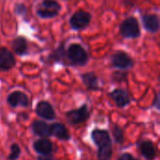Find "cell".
I'll return each instance as SVG.
<instances>
[{"mask_svg":"<svg viewBox=\"0 0 160 160\" xmlns=\"http://www.w3.org/2000/svg\"><path fill=\"white\" fill-rule=\"evenodd\" d=\"M112 134L113 142L117 144H123L125 141V135H124V129L121 128L117 125L112 126Z\"/></svg>","mask_w":160,"mask_h":160,"instance_id":"d6986e66","label":"cell"},{"mask_svg":"<svg viewBox=\"0 0 160 160\" xmlns=\"http://www.w3.org/2000/svg\"><path fill=\"white\" fill-rule=\"evenodd\" d=\"M35 111H36L37 115L44 120L52 121L56 118V113L52 105L47 100L38 101L36 106Z\"/></svg>","mask_w":160,"mask_h":160,"instance_id":"52a82bcc","label":"cell"},{"mask_svg":"<svg viewBox=\"0 0 160 160\" xmlns=\"http://www.w3.org/2000/svg\"><path fill=\"white\" fill-rule=\"evenodd\" d=\"M37 160H57L53 156L52 154V155H49V156H38Z\"/></svg>","mask_w":160,"mask_h":160,"instance_id":"603a6c76","label":"cell"},{"mask_svg":"<svg viewBox=\"0 0 160 160\" xmlns=\"http://www.w3.org/2000/svg\"><path fill=\"white\" fill-rule=\"evenodd\" d=\"M82 80L87 90L89 91H98L100 89L98 83V78L94 72H86L82 75Z\"/></svg>","mask_w":160,"mask_h":160,"instance_id":"e0dca14e","label":"cell"},{"mask_svg":"<svg viewBox=\"0 0 160 160\" xmlns=\"http://www.w3.org/2000/svg\"><path fill=\"white\" fill-rule=\"evenodd\" d=\"M61 7L55 0H43L37 10V14L42 19H50L57 16Z\"/></svg>","mask_w":160,"mask_h":160,"instance_id":"5b68a950","label":"cell"},{"mask_svg":"<svg viewBox=\"0 0 160 160\" xmlns=\"http://www.w3.org/2000/svg\"><path fill=\"white\" fill-rule=\"evenodd\" d=\"M16 64L15 57L12 54V52L5 48L1 47L0 48V70L2 71H7L11 69Z\"/></svg>","mask_w":160,"mask_h":160,"instance_id":"5bb4252c","label":"cell"},{"mask_svg":"<svg viewBox=\"0 0 160 160\" xmlns=\"http://www.w3.org/2000/svg\"><path fill=\"white\" fill-rule=\"evenodd\" d=\"M112 64L114 68L119 69H127L132 68L133 60L132 58L123 51H118L112 56Z\"/></svg>","mask_w":160,"mask_h":160,"instance_id":"9c48e42d","label":"cell"},{"mask_svg":"<svg viewBox=\"0 0 160 160\" xmlns=\"http://www.w3.org/2000/svg\"><path fill=\"white\" fill-rule=\"evenodd\" d=\"M7 103L11 108H16V107L26 108L29 106V98L27 95L22 91H13L8 96Z\"/></svg>","mask_w":160,"mask_h":160,"instance_id":"30bf717a","label":"cell"},{"mask_svg":"<svg viewBox=\"0 0 160 160\" xmlns=\"http://www.w3.org/2000/svg\"><path fill=\"white\" fill-rule=\"evenodd\" d=\"M15 12L19 15H24L26 13V8L24 5L22 4H18L16 5V8H15Z\"/></svg>","mask_w":160,"mask_h":160,"instance_id":"44dd1931","label":"cell"},{"mask_svg":"<svg viewBox=\"0 0 160 160\" xmlns=\"http://www.w3.org/2000/svg\"><path fill=\"white\" fill-rule=\"evenodd\" d=\"M90 111L86 103L82 104L81 107L70 110L66 112V119L68 123L71 126H78L82 125L88 121L90 118Z\"/></svg>","mask_w":160,"mask_h":160,"instance_id":"7a4b0ae2","label":"cell"},{"mask_svg":"<svg viewBox=\"0 0 160 160\" xmlns=\"http://www.w3.org/2000/svg\"><path fill=\"white\" fill-rule=\"evenodd\" d=\"M11 47L15 53L18 55H23L27 51V42L23 37H18L11 42Z\"/></svg>","mask_w":160,"mask_h":160,"instance_id":"ac0fdd59","label":"cell"},{"mask_svg":"<svg viewBox=\"0 0 160 160\" xmlns=\"http://www.w3.org/2000/svg\"><path fill=\"white\" fill-rule=\"evenodd\" d=\"M31 130L38 138L51 137V125L44 120H34L31 124Z\"/></svg>","mask_w":160,"mask_h":160,"instance_id":"4fadbf2b","label":"cell"},{"mask_svg":"<svg viewBox=\"0 0 160 160\" xmlns=\"http://www.w3.org/2000/svg\"><path fill=\"white\" fill-rule=\"evenodd\" d=\"M92 142L97 146L98 160H111L112 157V140L108 129L95 128L90 134Z\"/></svg>","mask_w":160,"mask_h":160,"instance_id":"6da1fadb","label":"cell"},{"mask_svg":"<svg viewBox=\"0 0 160 160\" xmlns=\"http://www.w3.org/2000/svg\"><path fill=\"white\" fill-rule=\"evenodd\" d=\"M137 148L146 160H155L158 153L155 143L150 140H141L137 142Z\"/></svg>","mask_w":160,"mask_h":160,"instance_id":"ba28073f","label":"cell"},{"mask_svg":"<svg viewBox=\"0 0 160 160\" xmlns=\"http://www.w3.org/2000/svg\"><path fill=\"white\" fill-rule=\"evenodd\" d=\"M120 34L125 38H136L141 35L140 24L134 17H128L124 20L120 25Z\"/></svg>","mask_w":160,"mask_h":160,"instance_id":"277c9868","label":"cell"},{"mask_svg":"<svg viewBox=\"0 0 160 160\" xmlns=\"http://www.w3.org/2000/svg\"><path fill=\"white\" fill-rule=\"evenodd\" d=\"M33 149L38 156H49L53 152V143L49 138H39L33 142Z\"/></svg>","mask_w":160,"mask_h":160,"instance_id":"8fae6325","label":"cell"},{"mask_svg":"<svg viewBox=\"0 0 160 160\" xmlns=\"http://www.w3.org/2000/svg\"><path fill=\"white\" fill-rule=\"evenodd\" d=\"M52 136L55 137L60 141H65V142H68L71 139L68 128L64 124L59 122H55L51 125V137Z\"/></svg>","mask_w":160,"mask_h":160,"instance_id":"9a60e30c","label":"cell"},{"mask_svg":"<svg viewBox=\"0 0 160 160\" xmlns=\"http://www.w3.org/2000/svg\"><path fill=\"white\" fill-rule=\"evenodd\" d=\"M109 96L112 99V101L114 102L116 107H118L120 109H124L128 105L130 104V98H129L128 92L125 91L124 89H121V88L114 89L109 94Z\"/></svg>","mask_w":160,"mask_h":160,"instance_id":"7c38bea8","label":"cell"},{"mask_svg":"<svg viewBox=\"0 0 160 160\" xmlns=\"http://www.w3.org/2000/svg\"><path fill=\"white\" fill-rule=\"evenodd\" d=\"M67 56L72 66L82 67V66L86 65L88 61L87 52L78 43H73L68 47L67 51Z\"/></svg>","mask_w":160,"mask_h":160,"instance_id":"3957f363","label":"cell"},{"mask_svg":"<svg viewBox=\"0 0 160 160\" xmlns=\"http://www.w3.org/2000/svg\"><path fill=\"white\" fill-rule=\"evenodd\" d=\"M153 106L157 108V110H159V98H158V94L156 95L155 100L153 102Z\"/></svg>","mask_w":160,"mask_h":160,"instance_id":"cb8c5ba5","label":"cell"},{"mask_svg":"<svg viewBox=\"0 0 160 160\" xmlns=\"http://www.w3.org/2000/svg\"><path fill=\"white\" fill-rule=\"evenodd\" d=\"M22 150L19 144L12 143L9 148V154L8 156V160H17L21 157Z\"/></svg>","mask_w":160,"mask_h":160,"instance_id":"ffe728a7","label":"cell"},{"mask_svg":"<svg viewBox=\"0 0 160 160\" xmlns=\"http://www.w3.org/2000/svg\"><path fill=\"white\" fill-rule=\"evenodd\" d=\"M142 23L144 28L150 33H157L159 29V18L156 14H147L143 15Z\"/></svg>","mask_w":160,"mask_h":160,"instance_id":"2e32d148","label":"cell"},{"mask_svg":"<svg viewBox=\"0 0 160 160\" xmlns=\"http://www.w3.org/2000/svg\"><path fill=\"white\" fill-rule=\"evenodd\" d=\"M118 160H141L135 157H133L130 153H123L119 158Z\"/></svg>","mask_w":160,"mask_h":160,"instance_id":"7402d4cb","label":"cell"},{"mask_svg":"<svg viewBox=\"0 0 160 160\" xmlns=\"http://www.w3.org/2000/svg\"><path fill=\"white\" fill-rule=\"evenodd\" d=\"M91 19H92V16L89 12L84 11V10H78L70 18L69 23L72 29L82 30L89 24Z\"/></svg>","mask_w":160,"mask_h":160,"instance_id":"8992f818","label":"cell"}]
</instances>
